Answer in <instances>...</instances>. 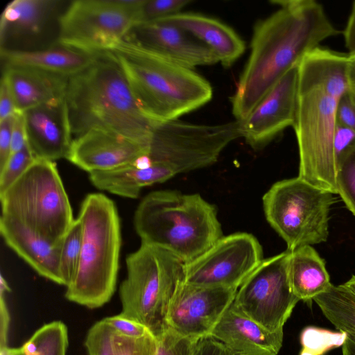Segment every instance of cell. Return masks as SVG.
Masks as SVG:
<instances>
[{
	"label": "cell",
	"mask_w": 355,
	"mask_h": 355,
	"mask_svg": "<svg viewBox=\"0 0 355 355\" xmlns=\"http://www.w3.org/2000/svg\"><path fill=\"white\" fill-rule=\"evenodd\" d=\"M271 2L280 8L254 26L250 53L232 98V113L238 121L243 120L307 53L340 33L315 1Z\"/></svg>",
	"instance_id": "1"
},
{
	"label": "cell",
	"mask_w": 355,
	"mask_h": 355,
	"mask_svg": "<svg viewBox=\"0 0 355 355\" xmlns=\"http://www.w3.org/2000/svg\"><path fill=\"white\" fill-rule=\"evenodd\" d=\"M349 54L320 46L298 64L293 129L299 151L300 178L338 194L334 137L339 101L348 91Z\"/></svg>",
	"instance_id": "2"
},
{
	"label": "cell",
	"mask_w": 355,
	"mask_h": 355,
	"mask_svg": "<svg viewBox=\"0 0 355 355\" xmlns=\"http://www.w3.org/2000/svg\"><path fill=\"white\" fill-rule=\"evenodd\" d=\"M65 100L73 139L92 129L113 131L149 146L153 125L141 110L112 51L69 77Z\"/></svg>",
	"instance_id": "3"
},
{
	"label": "cell",
	"mask_w": 355,
	"mask_h": 355,
	"mask_svg": "<svg viewBox=\"0 0 355 355\" xmlns=\"http://www.w3.org/2000/svg\"><path fill=\"white\" fill-rule=\"evenodd\" d=\"M133 224L141 243L164 248L184 264L223 236L215 207L198 193L150 192L137 206Z\"/></svg>",
	"instance_id": "4"
},
{
	"label": "cell",
	"mask_w": 355,
	"mask_h": 355,
	"mask_svg": "<svg viewBox=\"0 0 355 355\" xmlns=\"http://www.w3.org/2000/svg\"><path fill=\"white\" fill-rule=\"evenodd\" d=\"M111 51L140 108L153 121L178 119L212 98L210 83L191 68L123 42Z\"/></svg>",
	"instance_id": "5"
},
{
	"label": "cell",
	"mask_w": 355,
	"mask_h": 355,
	"mask_svg": "<svg viewBox=\"0 0 355 355\" xmlns=\"http://www.w3.org/2000/svg\"><path fill=\"white\" fill-rule=\"evenodd\" d=\"M78 218L82 224L81 251L65 297L96 309L106 304L116 288L121 247L120 218L114 202L102 193L85 196Z\"/></svg>",
	"instance_id": "6"
},
{
	"label": "cell",
	"mask_w": 355,
	"mask_h": 355,
	"mask_svg": "<svg viewBox=\"0 0 355 355\" xmlns=\"http://www.w3.org/2000/svg\"><path fill=\"white\" fill-rule=\"evenodd\" d=\"M126 277L119 287L120 313L144 326L155 337L166 328L169 302L184 282V263L166 250L141 243L125 258Z\"/></svg>",
	"instance_id": "7"
},
{
	"label": "cell",
	"mask_w": 355,
	"mask_h": 355,
	"mask_svg": "<svg viewBox=\"0 0 355 355\" xmlns=\"http://www.w3.org/2000/svg\"><path fill=\"white\" fill-rule=\"evenodd\" d=\"M1 216L14 219L59 245L74 218L55 162L36 159L0 194Z\"/></svg>",
	"instance_id": "8"
},
{
	"label": "cell",
	"mask_w": 355,
	"mask_h": 355,
	"mask_svg": "<svg viewBox=\"0 0 355 355\" xmlns=\"http://www.w3.org/2000/svg\"><path fill=\"white\" fill-rule=\"evenodd\" d=\"M333 195L299 177L278 181L264 194L266 220L288 250L327 240Z\"/></svg>",
	"instance_id": "9"
},
{
	"label": "cell",
	"mask_w": 355,
	"mask_h": 355,
	"mask_svg": "<svg viewBox=\"0 0 355 355\" xmlns=\"http://www.w3.org/2000/svg\"><path fill=\"white\" fill-rule=\"evenodd\" d=\"M242 137L241 121L216 125L194 124L178 119L156 121L148 157L171 168L176 174L214 164L231 142Z\"/></svg>",
	"instance_id": "10"
},
{
	"label": "cell",
	"mask_w": 355,
	"mask_h": 355,
	"mask_svg": "<svg viewBox=\"0 0 355 355\" xmlns=\"http://www.w3.org/2000/svg\"><path fill=\"white\" fill-rule=\"evenodd\" d=\"M137 11L119 0L71 1L60 18L58 44L89 53L111 51L135 24Z\"/></svg>",
	"instance_id": "11"
},
{
	"label": "cell",
	"mask_w": 355,
	"mask_h": 355,
	"mask_svg": "<svg viewBox=\"0 0 355 355\" xmlns=\"http://www.w3.org/2000/svg\"><path fill=\"white\" fill-rule=\"evenodd\" d=\"M289 250L263 259L238 288L233 303L242 313L272 332L283 327L296 304L288 274Z\"/></svg>",
	"instance_id": "12"
},
{
	"label": "cell",
	"mask_w": 355,
	"mask_h": 355,
	"mask_svg": "<svg viewBox=\"0 0 355 355\" xmlns=\"http://www.w3.org/2000/svg\"><path fill=\"white\" fill-rule=\"evenodd\" d=\"M263 259L261 245L252 234L223 236L200 257L184 264L185 282L238 289Z\"/></svg>",
	"instance_id": "13"
},
{
	"label": "cell",
	"mask_w": 355,
	"mask_h": 355,
	"mask_svg": "<svg viewBox=\"0 0 355 355\" xmlns=\"http://www.w3.org/2000/svg\"><path fill=\"white\" fill-rule=\"evenodd\" d=\"M55 0H14L0 20V53L31 51L58 44L60 18L67 6Z\"/></svg>",
	"instance_id": "14"
},
{
	"label": "cell",
	"mask_w": 355,
	"mask_h": 355,
	"mask_svg": "<svg viewBox=\"0 0 355 355\" xmlns=\"http://www.w3.org/2000/svg\"><path fill=\"white\" fill-rule=\"evenodd\" d=\"M237 290L182 282L169 302L166 316L167 327L197 340L209 336L234 302Z\"/></svg>",
	"instance_id": "15"
},
{
	"label": "cell",
	"mask_w": 355,
	"mask_h": 355,
	"mask_svg": "<svg viewBox=\"0 0 355 355\" xmlns=\"http://www.w3.org/2000/svg\"><path fill=\"white\" fill-rule=\"evenodd\" d=\"M121 42L191 69L218 62L194 37L160 19L133 24Z\"/></svg>",
	"instance_id": "16"
},
{
	"label": "cell",
	"mask_w": 355,
	"mask_h": 355,
	"mask_svg": "<svg viewBox=\"0 0 355 355\" xmlns=\"http://www.w3.org/2000/svg\"><path fill=\"white\" fill-rule=\"evenodd\" d=\"M298 65L292 67L242 121L241 135L253 148H261L288 126H293L297 103Z\"/></svg>",
	"instance_id": "17"
},
{
	"label": "cell",
	"mask_w": 355,
	"mask_h": 355,
	"mask_svg": "<svg viewBox=\"0 0 355 355\" xmlns=\"http://www.w3.org/2000/svg\"><path fill=\"white\" fill-rule=\"evenodd\" d=\"M149 146L117 132L92 129L72 141L67 157L89 174L132 164L148 156Z\"/></svg>",
	"instance_id": "18"
},
{
	"label": "cell",
	"mask_w": 355,
	"mask_h": 355,
	"mask_svg": "<svg viewBox=\"0 0 355 355\" xmlns=\"http://www.w3.org/2000/svg\"><path fill=\"white\" fill-rule=\"evenodd\" d=\"M27 144L35 159L55 162L67 158L73 138L65 97L22 112Z\"/></svg>",
	"instance_id": "19"
},
{
	"label": "cell",
	"mask_w": 355,
	"mask_h": 355,
	"mask_svg": "<svg viewBox=\"0 0 355 355\" xmlns=\"http://www.w3.org/2000/svg\"><path fill=\"white\" fill-rule=\"evenodd\" d=\"M239 355H277L283 343V330L272 332L242 313L232 302L210 332Z\"/></svg>",
	"instance_id": "20"
},
{
	"label": "cell",
	"mask_w": 355,
	"mask_h": 355,
	"mask_svg": "<svg viewBox=\"0 0 355 355\" xmlns=\"http://www.w3.org/2000/svg\"><path fill=\"white\" fill-rule=\"evenodd\" d=\"M0 232L6 245L40 275L63 286L60 244H53L22 223L1 215Z\"/></svg>",
	"instance_id": "21"
},
{
	"label": "cell",
	"mask_w": 355,
	"mask_h": 355,
	"mask_svg": "<svg viewBox=\"0 0 355 355\" xmlns=\"http://www.w3.org/2000/svg\"><path fill=\"white\" fill-rule=\"evenodd\" d=\"M14 98L17 112L65 97L69 76L35 68L3 67V75Z\"/></svg>",
	"instance_id": "22"
},
{
	"label": "cell",
	"mask_w": 355,
	"mask_h": 355,
	"mask_svg": "<svg viewBox=\"0 0 355 355\" xmlns=\"http://www.w3.org/2000/svg\"><path fill=\"white\" fill-rule=\"evenodd\" d=\"M160 20L187 31L209 49L225 67L231 66L245 51V43L237 33L214 18L199 13L180 12Z\"/></svg>",
	"instance_id": "23"
},
{
	"label": "cell",
	"mask_w": 355,
	"mask_h": 355,
	"mask_svg": "<svg viewBox=\"0 0 355 355\" xmlns=\"http://www.w3.org/2000/svg\"><path fill=\"white\" fill-rule=\"evenodd\" d=\"M177 175L170 167L150 162L129 164L118 168L89 174L91 183L98 190L121 197L135 199L146 187L168 180Z\"/></svg>",
	"instance_id": "24"
},
{
	"label": "cell",
	"mask_w": 355,
	"mask_h": 355,
	"mask_svg": "<svg viewBox=\"0 0 355 355\" xmlns=\"http://www.w3.org/2000/svg\"><path fill=\"white\" fill-rule=\"evenodd\" d=\"M98 53H89L59 44L31 51L1 53L3 67L35 68L71 77L89 67Z\"/></svg>",
	"instance_id": "25"
},
{
	"label": "cell",
	"mask_w": 355,
	"mask_h": 355,
	"mask_svg": "<svg viewBox=\"0 0 355 355\" xmlns=\"http://www.w3.org/2000/svg\"><path fill=\"white\" fill-rule=\"evenodd\" d=\"M288 274L293 293L304 302L313 300L332 284L324 260L311 245L289 251Z\"/></svg>",
	"instance_id": "26"
},
{
	"label": "cell",
	"mask_w": 355,
	"mask_h": 355,
	"mask_svg": "<svg viewBox=\"0 0 355 355\" xmlns=\"http://www.w3.org/2000/svg\"><path fill=\"white\" fill-rule=\"evenodd\" d=\"M325 318L355 341V294L343 284H331L313 300Z\"/></svg>",
	"instance_id": "27"
},
{
	"label": "cell",
	"mask_w": 355,
	"mask_h": 355,
	"mask_svg": "<svg viewBox=\"0 0 355 355\" xmlns=\"http://www.w3.org/2000/svg\"><path fill=\"white\" fill-rule=\"evenodd\" d=\"M68 332L61 321H53L37 329L21 347L22 355H66Z\"/></svg>",
	"instance_id": "28"
},
{
	"label": "cell",
	"mask_w": 355,
	"mask_h": 355,
	"mask_svg": "<svg viewBox=\"0 0 355 355\" xmlns=\"http://www.w3.org/2000/svg\"><path fill=\"white\" fill-rule=\"evenodd\" d=\"M82 224L75 218L60 243V271L63 286H68L75 274L81 251Z\"/></svg>",
	"instance_id": "29"
},
{
	"label": "cell",
	"mask_w": 355,
	"mask_h": 355,
	"mask_svg": "<svg viewBox=\"0 0 355 355\" xmlns=\"http://www.w3.org/2000/svg\"><path fill=\"white\" fill-rule=\"evenodd\" d=\"M347 336L315 327H307L300 336L302 349L300 355H323L327 351L343 346Z\"/></svg>",
	"instance_id": "30"
},
{
	"label": "cell",
	"mask_w": 355,
	"mask_h": 355,
	"mask_svg": "<svg viewBox=\"0 0 355 355\" xmlns=\"http://www.w3.org/2000/svg\"><path fill=\"white\" fill-rule=\"evenodd\" d=\"M336 182L338 194L355 216V148L337 162Z\"/></svg>",
	"instance_id": "31"
},
{
	"label": "cell",
	"mask_w": 355,
	"mask_h": 355,
	"mask_svg": "<svg viewBox=\"0 0 355 355\" xmlns=\"http://www.w3.org/2000/svg\"><path fill=\"white\" fill-rule=\"evenodd\" d=\"M35 159L28 144L22 150L11 154L6 165L0 170V194L17 181Z\"/></svg>",
	"instance_id": "32"
},
{
	"label": "cell",
	"mask_w": 355,
	"mask_h": 355,
	"mask_svg": "<svg viewBox=\"0 0 355 355\" xmlns=\"http://www.w3.org/2000/svg\"><path fill=\"white\" fill-rule=\"evenodd\" d=\"M189 0H144L136 15L135 23L155 21L181 12Z\"/></svg>",
	"instance_id": "33"
},
{
	"label": "cell",
	"mask_w": 355,
	"mask_h": 355,
	"mask_svg": "<svg viewBox=\"0 0 355 355\" xmlns=\"http://www.w3.org/2000/svg\"><path fill=\"white\" fill-rule=\"evenodd\" d=\"M156 338V355H193L198 341L183 336L168 327Z\"/></svg>",
	"instance_id": "34"
},
{
	"label": "cell",
	"mask_w": 355,
	"mask_h": 355,
	"mask_svg": "<svg viewBox=\"0 0 355 355\" xmlns=\"http://www.w3.org/2000/svg\"><path fill=\"white\" fill-rule=\"evenodd\" d=\"M157 342L152 334L139 338L114 334V355H156Z\"/></svg>",
	"instance_id": "35"
},
{
	"label": "cell",
	"mask_w": 355,
	"mask_h": 355,
	"mask_svg": "<svg viewBox=\"0 0 355 355\" xmlns=\"http://www.w3.org/2000/svg\"><path fill=\"white\" fill-rule=\"evenodd\" d=\"M112 329L101 320L87 334L85 345L89 355H114Z\"/></svg>",
	"instance_id": "36"
},
{
	"label": "cell",
	"mask_w": 355,
	"mask_h": 355,
	"mask_svg": "<svg viewBox=\"0 0 355 355\" xmlns=\"http://www.w3.org/2000/svg\"><path fill=\"white\" fill-rule=\"evenodd\" d=\"M114 334L130 338H139L152 334L144 324L119 313L103 319Z\"/></svg>",
	"instance_id": "37"
},
{
	"label": "cell",
	"mask_w": 355,
	"mask_h": 355,
	"mask_svg": "<svg viewBox=\"0 0 355 355\" xmlns=\"http://www.w3.org/2000/svg\"><path fill=\"white\" fill-rule=\"evenodd\" d=\"M355 148V132L336 123L334 137L336 166L338 159L350 149Z\"/></svg>",
	"instance_id": "38"
},
{
	"label": "cell",
	"mask_w": 355,
	"mask_h": 355,
	"mask_svg": "<svg viewBox=\"0 0 355 355\" xmlns=\"http://www.w3.org/2000/svg\"><path fill=\"white\" fill-rule=\"evenodd\" d=\"M336 121L355 132V97L349 91L339 101Z\"/></svg>",
	"instance_id": "39"
},
{
	"label": "cell",
	"mask_w": 355,
	"mask_h": 355,
	"mask_svg": "<svg viewBox=\"0 0 355 355\" xmlns=\"http://www.w3.org/2000/svg\"><path fill=\"white\" fill-rule=\"evenodd\" d=\"M15 114L0 121V170L11 155V136Z\"/></svg>",
	"instance_id": "40"
},
{
	"label": "cell",
	"mask_w": 355,
	"mask_h": 355,
	"mask_svg": "<svg viewBox=\"0 0 355 355\" xmlns=\"http://www.w3.org/2000/svg\"><path fill=\"white\" fill-rule=\"evenodd\" d=\"M193 355H239L212 337L202 338L196 343Z\"/></svg>",
	"instance_id": "41"
},
{
	"label": "cell",
	"mask_w": 355,
	"mask_h": 355,
	"mask_svg": "<svg viewBox=\"0 0 355 355\" xmlns=\"http://www.w3.org/2000/svg\"><path fill=\"white\" fill-rule=\"evenodd\" d=\"M27 145L26 125L24 114L17 112L12 130L11 154L22 150Z\"/></svg>",
	"instance_id": "42"
},
{
	"label": "cell",
	"mask_w": 355,
	"mask_h": 355,
	"mask_svg": "<svg viewBox=\"0 0 355 355\" xmlns=\"http://www.w3.org/2000/svg\"><path fill=\"white\" fill-rule=\"evenodd\" d=\"M17 109L7 80L2 76L0 89V121L14 115Z\"/></svg>",
	"instance_id": "43"
},
{
	"label": "cell",
	"mask_w": 355,
	"mask_h": 355,
	"mask_svg": "<svg viewBox=\"0 0 355 355\" xmlns=\"http://www.w3.org/2000/svg\"><path fill=\"white\" fill-rule=\"evenodd\" d=\"M0 349L8 347V331L10 316L8 309L4 293H0Z\"/></svg>",
	"instance_id": "44"
},
{
	"label": "cell",
	"mask_w": 355,
	"mask_h": 355,
	"mask_svg": "<svg viewBox=\"0 0 355 355\" xmlns=\"http://www.w3.org/2000/svg\"><path fill=\"white\" fill-rule=\"evenodd\" d=\"M349 55L355 54V1L353 2L346 26L343 33Z\"/></svg>",
	"instance_id": "45"
},
{
	"label": "cell",
	"mask_w": 355,
	"mask_h": 355,
	"mask_svg": "<svg viewBox=\"0 0 355 355\" xmlns=\"http://www.w3.org/2000/svg\"><path fill=\"white\" fill-rule=\"evenodd\" d=\"M347 80L348 91L355 97V54L349 55Z\"/></svg>",
	"instance_id": "46"
},
{
	"label": "cell",
	"mask_w": 355,
	"mask_h": 355,
	"mask_svg": "<svg viewBox=\"0 0 355 355\" xmlns=\"http://www.w3.org/2000/svg\"><path fill=\"white\" fill-rule=\"evenodd\" d=\"M343 355H355V341L347 337L342 348Z\"/></svg>",
	"instance_id": "47"
},
{
	"label": "cell",
	"mask_w": 355,
	"mask_h": 355,
	"mask_svg": "<svg viewBox=\"0 0 355 355\" xmlns=\"http://www.w3.org/2000/svg\"><path fill=\"white\" fill-rule=\"evenodd\" d=\"M343 284L355 294V275Z\"/></svg>",
	"instance_id": "48"
}]
</instances>
